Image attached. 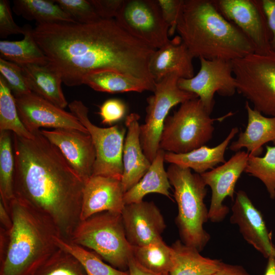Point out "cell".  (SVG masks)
I'll return each mask as SVG.
<instances>
[{
  "mask_svg": "<svg viewBox=\"0 0 275 275\" xmlns=\"http://www.w3.org/2000/svg\"><path fill=\"white\" fill-rule=\"evenodd\" d=\"M32 34L66 86L80 85L87 74L102 70L155 85L149 63L156 49L132 36L115 19L37 24Z\"/></svg>",
  "mask_w": 275,
  "mask_h": 275,
  "instance_id": "1",
  "label": "cell"
},
{
  "mask_svg": "<svg viewBox=\"0 0 275 275\" xmlns=\"http://www.w3.org/2000/svg\"><path fill=\"white\" fill-rule=\"evenodd\" d=\"M32 134L13 133L14 197L49 217L70 241L80 221L85 182L41 130Z\"/></svg>",
  "mask_w": 275,
  "mask_h": 275,
  "instance_id": "2",
  "label": "cell"
},
{
  "mask_svg": "<svg viewBox=\"0 0 275 275\" xmlns=\"http://www.w3.org/2000/svg\"><path fill=\"white\" fill-rule=\"evenodd\" d=\"M176 31L194 58L231 61L256 52L251 40L212 0H184Z\"/></svg>",
  "mask_w": 275,
  "mask_h": 275,
  "instance_id": "3",
  "label": "cell"
},
{
  "mask_svg": "<svg viewBox=\"0 0 275 275\" xmlns=\"http://www.w3.org/2000/svg\"><path fill=\"white\" fill-rule=\"evenodd\" d=\"M12 226L0 261V275H28L59 248V232L51 219L15 197L9 204Z\"/></svg>",
  "mask_w": 275,
  "mask_h": 275,
  "instance_id": "4",
  "label": "cell"
},
{
  "mask_svg": "<svg viewBox=\"0 0 275 275\" xmlns=\"http://www.w3.org/2000/svg\"><path fill=\"white\" fill-rule=\"evenodd\" d=\"M167 172L177 204L175 222L180 240L201 252L210 239L204 228L209 220L208 209L204 202L206 185L200 174L193 173L188 168L171 164Z\"/></svg>",
  "mask_w": 275,
  "mask_h": 275,
  "instance_id": "5",
  "label": "cell"
},
{
  "mask_svg": "<svg viewBox=\"0 0 275 275\" xmlns=\"http://www.w3.org/2000/svg\"><path fill=\"white\" fill-rule=\"evenodd\" d=\"M70 242L93 251L114 267L128 268L132 245L128 241L121 213L104 211L80 221Z\"/></svg>",
  "mask_w": 275,
  "mask_h": 275,
  "instance_id": "6",
  "label": "cell"
},
{
  "mask_svg": "<svg viewBox=\"0 0 275 275\" xmlns=\"http://www.w3.org/2000/svg\"><path fill=\"white\" fill-rule=\"evenodd\" d=\"M198 98L180 104L178 109L165 121L159 149L176 154L185 153L205 145L212 138L214 122Z\"/></svg>",
  "mask_w": 275,
  "mask_h": 275,
  "instance_id": "7",
  "label": "cell"
},
{
  "mask_svg": "<svg viewBox=\"0 0 275 275\" xmlns=\"http://www.w3.org/2000/svg\"><path fill=\"white\" fill-rule=\"evenodd\" d=\"M236 91L264 115L275 116V51L231 61Z\"/></svg>",
  "mask_w": 275,
  "mask_h": 275,
  "instance_id": "8",
  "label": "cell"
},
{
  "mask_svg": "<svg viewBox=\"0 0 275 275\" xmlns=\"http://www.w3.org/2000/svg\"><path fill=\"white\" fill-rule=\"evenodd\" d=\"M179 76L168 74L155 82L153 94L147 98L145 123L140 125V140L143 152L151 162L159 149L160 136L171 109L178 104L198 98L178 87Z\"/></svg>",
  "mask_w": 275,
  "mask_h": 275,
  "instance_id": "9",
  "label": "cell"
},
{
  "mask_svg": "<svg viewBox=\"0 0 275 275\" xmlns=\"http://www.w3.org/2000/svg\"><path fill=\"white\" fill-rule=\"evenodd\" d=\"M69 109L85 126L91 136L96 151L92 175H101L121 180L123 151L126 129L120 125L107 128L98 127L90 120L88 108L80 100L68 104Z\"/></svg>",
  "mask_w": 275,
  "mask_h": 275,
  "instance_id": "10",
  "label": "cell"
},
{
  "mask_svg": "<svg viewBox=\"0 0 275 275\" xmlns=\"http://www.w3.org/2000/svg\"><path fill=\"white\" fill-rule=\"evenodd\" d=\"M115 19L132 36L155 49L170 40L156 0H124Z\"/></svg>",
  "mask_w": 275,
  "mask_h": 275,
  "instance_id": "11",
  "label": "cell"
},
{
  "mask_svg": "<svg viewBox=\"0 0 275 275\" xmlns=\"http://www.w3.org/2000/svg\"><path fill=\"white\" fill-rule=\"evenodd\" d=\"M199 60L198 73L189 78H179L177 85L181 90L195 94L211 115L215 104L214 94L232 96L236 91L235 78L231 61L202 57Z\"/></svg>",
  "mask_w": 275,
  "mask_h": 275,
  "instance_id": "12",
  "label": "cell"
},
{
  "mask_svg": "<svg viewBox=\"0 0 275 275\" xmlns=\"http://www.w3.org/2000/svg\"><path fill=\"white\" fill-rule=\"evenodd\" d=\"M219 13L253 42L256 52L271 50V35L259 0H212Z\"/></svg>",
  "mask_w": 275,
  "mask_h": 275,
  "instance_id": "13",
  "label": "cell"
},
{
  "mask_svg": "<svg viewBox=\"0 0 275 275\" xmlns=\"http://www.w3.org/2000/svg\"><path fill=\"white\" fill-rule=\"evenodd\" d=\"M249 156L247 152L237 151L221 166L200 174L211 190L208 209V218L211 222H221L229 213V207L224 204V200L229 197L234 201L236 184L244 172Z\"/></svg>",
  "mask_w": 275,
  "mask_h": 275,
  "instance_id": "14",
  "label": "cell"
},
{
  "mask_svg": "<svg viewBox=\"0 0 275 275\" xmlns=\"http://www.w3.org/2000/svg\"><path fill=\"white\" fill-rule=\"evenodd\" d=\"M14 97L20 120L31 133L40 127L73 129L89 133L72 113L33 92Z\"/></svg>",
  "mask_w": 275,
  "mask_h": 275,
  "instance_id": "15",
  "label": "cell"
},
{
  "mask_svg": "<svg viewBox=\"0 0 275 275\" xmlns=\"http://www.w3.org/2000/svg\"><path fill=\"white\" fill-rule=\"evenodd\" d=\"M42 134L60 150L69 164L85 183L92 175L96 151L91 136L78 130H41Z\"/></svg>",
  "mask_w": 275,
  "mask_h": 275,
  "instance_id": "16",
  "label": "cell"
},
{
  "mask_svg": "<svg viewBox=\"0 0 275 275\" xmlns=\"http://www.w3.org/2000/svg\"><path fill=\"white\" fill-rule=\"evenodd\" d=\"M231 224L236 225L244 239L268 258L275 256V246L261 212L254 206L246 193L242 190L236 193L231 208Z\"/></svg>",
  "mask_w": 275,
  "mask_h": 275,
  "instance_id": "17",
  "label": "cell"
},
{
  "mask_svg": "<svg viewBox=\"0 0 275 275\" xmlns=\"http://www.w3.org/2000/svg\"><path fill=\"white\" fill-rule=\"evenodd\" d=\"M127 239L132 246H141L163 239L164 218L152 202L126 204L121 213Z\"/></svg>",
  "mask_w": 275,
  "mask_h": 275,
  "instance_id": "18",
  "label": "cell"
},
{
  "mask_svg": "<svg viewBox=\"0 0 275 275\" xmlns=\"http://www.w3.org/2000/svg\"><path fill=\"white\" fill-rule=\"evenodd\" d=\"M121 180L92 175L85 183L80 221L104 211L122 213L125 206Z\"/></svg>",
  "mask_w": 275,
  "mask_h": 275,
  "instance_id": "19",
  "label": "cell"
},
{
  "mask_svg": "<svg viewBox=\"0 0 275 275\" xmlns=\"http://www.w3.org/2000/svg\"><path fill=\"white\" fill-rule=\"evenodd\" d=\"M193 56L179 35L156 49L149 63V71L155 82L166 75L176 73L180 78L194 76Z\"/></svg>",
  "mask_w": 275,
  "mask_h": 275,
  "instance_id": "20",
  "label": "cell"
},
{
  "mask_svg": "<svg viewBox=\"0 0 275 275\" xmlns=\"http://www.w3.org/2000/svg\"><path fill=\"white\" fill-rule=\"evenodd\" d=\"M140 115L130 114L125 119L127 132L123 151V172L121 183L127 191L135 185L148 170L151 162L145 155L140 140Z\"/></svg>",
  "mask_w": 275,
  "mask_h": 275,
  "instance_id": "21",
  "label": "cell"
},
{
  "mask_svg": "<svg viewBox=\"0 0 275 275\" xmlns=\"http://www.w3.org/2000/svg\"><path fill=\"white\" fill-rule=\"evenodd\" d=\"M245 108L248 115L246 128L239 133L237 140L231 143L229 149L236 152L245 148L249 155L259 156L264 144L269 142L275 144V116H264L252 108L248 101Z\"/></svg>",
  "mask_w": 275,
  "mask_h": 275,
  "instance_id": "22",
  "label": "cell"
},
{
  "mask_svg": "<svg viewBox=\"0 0 275 275\" xmlns=\"http://www.w3.org/2000/svg\"><path fill=\"white\" fill-rule=\"evenodd\" d=\"M19 66L32 92L60 108L68 105L62 89L61 75L52 64Z\"/></svg>",
  "mask_w": 275,
  "mask_h": 275,
  "instance_id": "23",
  "label": "cell"
},
{
  "mask_svg": "<svg viewBox=\"0 0 275 275\" xmlns=\"http://www.w3.org/2000/svg\"><path fill=\"white\" fill-rule=\"evenodd\" d=\"M238 131L237 127L232 128L226 139L214 147L204 145L190 152L181 154L166 152L164 161L192 169L199 174H203L214 169L218 164L226 161L225 158L226 150Z\"/></svg>",
  "mask_w": 275,
  "mask_h": 275,
  "instance_id": "24",
  "label": "cell"
},
{
  "mask_svg": "<svg viewBox=\"0 0 275 275\" xmlns=\"http://www.w3.org/2000/svg\"><path fill=\"white\" fill-rule=\"evenodd\" d=\"M172 266L169 275H213L222 262L205 257L196 249L177 240L171 246Z\"/></svg>",
  "mask_w": 275,
  "mask_h": 275,
  "instance_id": "25",
  "label": "cell"
},
{
  "mask_svg": "<svg viewBox=\"0 0 275 275\" xmlns=\"http://www.w3.org/2000/svg\"><path fill=\"white\" fill-rule=\"evenodd\" d=\"M166 151L159 149L148 170L141 180L124 194L125 204L138 203L150 193H157L171 198V188L167 172L164 168Z\"/></svg>",
  "mask_w": 275,
  "mask_h": 275,
  "instance_id": "26",
  "label": "cell"
},
{
  "mask_svg": "<svg viewBox=\"0 0 275 275\" xmlns=\"http://www.w3.org/2000/svg\"><path fill=\"white\" fill-rule=\"evenodd\" d=\"M93 90L109 93L154 92L155 85L114 70H102L87 74L82 80Z\"/></svg>",
  "mask_w": 275,
  "mask_h": 275,
  "instance_id": "27",
  "label": "cell"
},
{
  "mask_svg": "<svg viewBox=\"0 0 275 275\" xmlns=\"http://www.w3.org/2000/svg\"><path fill=\"white\" fill-rule=\"evenodd\" d=\"M24 28V38L21 40L0 41L1 58L19 65L49 63L48 58L33 36V29L28 25Z\"/></svg>",
  "mask_w": 275,
  "mask_h": 275,
  "instance_id": "28",
  "label": "cell"
},
{
  "mask_svg": "<svg viewBox=\"0 0 275 275\" xmlns=\"http://www.w3.org/2000/svg\"><path fill=\"white\" fill-rule=\"evenodd\" d=\"M13 10L17 15L35 20L37 24L77 23L54 1L15 0Z\"/></svg>",
  "mask_w": 275,
  "mask_h": 275,
  "instance_id": "29",
  "label": "cell"
},
{
  "mask_svg": "<svg viewBox=\"0 0 275 275\" xmlns=\"http://www.w3.org/2000/svg\"><path fill=\"white\" fill-rule=\"evenodd\" d=\"M56 242L59 248L71 254L80 263L87 275H129L128 271L117 269L104 263L96 253L60 236L56 237Z\"/></svg>",
  "mask_w": 275,
  "mask_h": 275,
  "instance_id": "30",
  "label": "cell"
},
{
  "mask_svg": "<svg viewBox=\"0 0 275 275\" xmlns=\"http://www.w3.org/2000/svg\"><path fill=\"white\" fill-rule=\"evenodd\" d=\"M15 160L13 140L9 131H0V196L9 211V204L14 198L13 182Z\"/></svg>",
  "mask_w": 275,
  "mask_h": 275,
  "instance_id": "31",
  "label": "cell"
},
{
  "mask_svg": "<svg viewBox=\"0 0 275 275\" xmlns=\"http://www.w3.org/2000/svg\"><path fill=\"white\" fill-rule=\"evenodd\" d=\"M132 254L141 265L153 272L164 274L171 269L172 248L163 239L143 246H132Z\"/></svg>",
  "mask_w": 275,
  "mask_h": 275,
  "instance_id": "32",
  "label": "cell"
},
{
  "mask_svg": "<svg viewBox=\"0 0 275 275\" xmlns=\"http://www.w3.org/2000/svg\"><path fill=\"white\" fill-rule=\"evenodd\" d=\"M11 131L27 139L33 138V134L21 121L15 97L4 78L0 75V131Z\"/></svg>",
  "mask_w": 275,
  "mask_h": 275,
  "instance_id": "33",
  "label": "cell"
},
{
  "mask_svg": "<svg viewBox=\"0 0 275 275\" xmlns=\"http://www.w3.org/2000/svg\"><path fill=\"white\" fill-rule=\"evenodd\" d=\"M28 275H87L80 263L59 248Z\"/></svg>",
  "mask_w": 275,
  "mask_h": 275,
  "instance_id": "34",
  "label": "cell"
},
{
  "mask_svg": "<svg viewBox=\"0 0 275 275\" xmlns=\"http://www.w3.org/2000/svg\"><path fill=\"white\" fill-rule=\"evenodd\" d=\"M244 172L259 179L275 199V146H266L263 157L249 155Z\"/></svg>",
  "mask_w": 275,
  "mask_h": 275,
  "instance_id": "35",
  "label": "cell"
},
{
  "mask_svg": "<svg viewBox=\"0 0 275 275\" xmlns=\"http://www.w3.org/2000/svg\"><path fill=\"white\" fill-rule=\"evenodd\" d=\"M0 73L14 97L32 92L19 65L0 58Z\"/></svg>",
  "mask_w": 275,
  "mask_h": 275,
  "instance_id": "36",
  "label": "cell"
},
{
  "mask_svg": "<svg viewBox=\"0 0 275 275\" xmlns=\"http://www.w3.org/2000/svg\"><path fill=\"white\" fill-rule=\"evenodd\" d=\"M54 2L77 23L87 24L101 19L89 0H56Z\"/></svg>",
  "mask_w": 275,
  "mask_h": 275,
  "instance_id": "37",
  "label": "cell"
},
{
  "mask_svg": "<svg viewBox=\"0 0 275 275\" xmlns=\"http://www.w3.org/2000/svg\"><path fill=\"white\" fill-rule=\"evenodd\" d=\"M162 16L169 27V35L172 36L176 31L184 0H156Z\"/></svg>",
  "mask_w": 275,
  "mask_h": 275,
  "instance_id": "38",
  "label": "cell"
},
{
  "mask_svg": "<svg viewBox=\"0 0 275 275\" xmlns=\"http://www.w3.org/2000/svg\"><path fill=\"white\" fill-rule=\"evenodd\" d=\"M126 111L124 103L118 99H109L100 107L98 114L102 123L112 125L122 119Z\"/></svg>",
  "mask_w": 275,
  "mask_h": 275,
  "instance_id": "39",
  "label": "cell"
},
{
  "mask_svg": "<svg viewBox=\"0 0 275 275\" xmlns=\"http://www.w3.org/2000/svg\"><path fill=\"white\" fill-rule=\"evenodd\" d=\"M24 33V28H20L14 22L9 2L7 0L0 1V37L5 38L14 34Z\"/></svg>",
  "mask_w": 275,
  "mask_h": 275,
  "instance_id": "40",
  "label": "cell"
},
{
  "mask_svg": "<svg viewBox=\"0 0 275 275\" xmlns=\"http://www.w3.org/2000/svg\"><path fill=\"white\" fill-rule=\"evenodd\" d=\"M124 0H89L101 19H114L121 8Z\"/></svg>",
  "mask_w": 275,
  "mask_h": 275,
  "instance_id": "41",
  "label": "cell"
},
{
  "mask_svg": "<svg viewBox=\"0 0 275 275\" xmlns=\"http://www.w3.org/2000/svg\"><path fill=\"white\" fill-rule=\"evenodd\" d=\"M271 35V50L275 51V0H259Z\"/></svg>",
  "mask_w": 275,
  "mask_h": 275,
  "instance_id": "42",
  "label": "cell"
},
{
  "mask_svg": "<svg viewBox=\"0 0 275 275\" xmlns=\"http://www.w3.org/2000/svg\"><path fill=\"white\" fill-rule=\"evenodd\" d=\"M128 269L129 275H164L165 274L154 272L145 268L136 260L133 254L129 259Z\"/></svg>",
  "mask_w": 275,
  "mask_h": 275,
  "instance_id": "43",
  "label": "cell"
},
{
  "mask_svg": "<svg viewBox=\"0 0 275 275\" xmlns=\"http://www.w3.org/2000/svg\"><path fill=\"white\" fill-rule=\"evenodd\" d=\"M213 275H250L242 266L222 262L219 269Z\"/></svg>",
  "mask_w": 275,
  "mask_h": 275,
  "instance_id": "44",
  "label": "cell"
},
{
  "mask_svg": "<svg viewBox=\"0 0 275 275\" xmlns=\"http://www.w3.org/2000/svg\"><path fill=\"white\" fill-rule=\"evenodd\" d=\"M0 222L1 226L9 231L12 226V220L9 211L0 201Z\"/></svg>",
  "mask_w": 275,
  "mask_h": 275,
  "instance_id": "45",
  "label": "cell"
},
{
  "mask_svg": "<svg viewBox=\"0 0 275 275\" xmlns=\"http://www.w3.org/2000/svg\"><path fill=\"white\" fill-rule=\"evenodd\" d=\"M267 259L268 261L263 275H275V256H270Z\"/></svg>",
  "mask_w": 275,
  "mask_h": 275,
  "instance_id": "46",
  "label": "cell"
},
{
  "mask_svg": "<svg viewBox=\"0 0 275 275\" xmlns=\"http://www.w3.org/2000/svg\"><path fill=\"white\" fill-rule=\"evenodd\" d=\"M164 275H169V273H166L164 274Z\"/></svg>",
  "mask_w": 275,
  "mask_h": 275,
  "instance_id": "47",
  "label": "cell"
}]
</instances>
